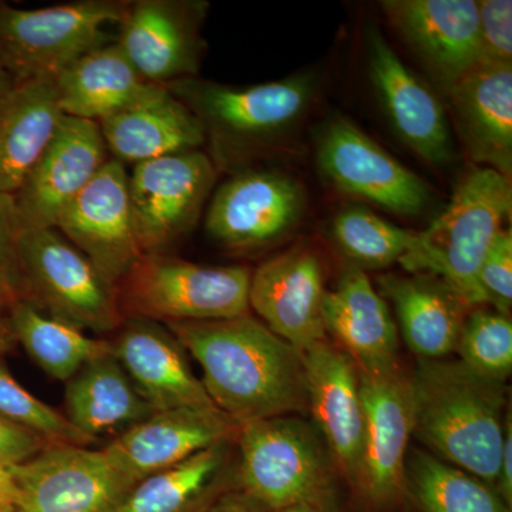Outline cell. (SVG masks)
<instances>
[{"label": "cell", "instance_id": "8992f818", "mask_svg": "<svg viewBox=\"0 0 512 512\" xmlns=\"http://www.w3.org/2000/svg\"><path fill=\"white\" fill-rule=\"evenodd\" d=\"M127 0H79L39 9L0 2V62L15 84L53 79L64 67L109 43Z\"/></svg>", "mask_w": 512, "mask_h": 512}, {"label": "cell", "instance_id": "d6986e66", "mask_svg": "<svg viewBox=\"0 0 512 512\" xmlns=\"http://www.w3.org/2000/svg\"><path fill=\"white\" fill-rule=\"evenodd\" d=\"M303 362L312 424L325 441L340 480L350 488L365 437L359 370L328 338L306 350Z\"/></svg>", "mask_w": 512, "mask_h": 512}, {"label": "cell", "instance_id": "7402d4cb", "mask_svg": "<svg viewBox=\"0 0 512 512\" xmlns=\"http://www.w3.org/2000/svg\"><path fill=\"white\" fill-rule=\"evenodd\" d=\"M113 335L111 355L154 412L214 404L192 372L187 350L163 323L126 318Z\"/></svg>", "mask_w": 512, "mask_h": 512}, {"label": "cell", "instance_id": "1f68e13d", "mask_svg": "<svg viewBox=\"0 0 512 512\" xmlns=\"http://www.w3.org/2000/svg\"><path fill=\"white\" fill-rule=\"evenodd\" d=\"M16 342L46 375L67 383L87 362L111 353L110 339L53 318L29 301L8 308Z\"/></svg>", "mask_w": 512, "mask_h": 512}, {"label": "cell", "instance_id": "603a6c76", "mask_svg": "<svg viewBox=\"0 0 512 512\" xmlns=\"http://www.w3.org/2000/svg\"><path fill=\"white\" fill-rule=\"evenodd\" d=\"M323 326L326 336H332L360 372H386L400 366L396 323L363 269L349 266L336 288L326 291Z\"/></svg>", "mask_w": 512, "mask_h": 512}, {"label": "cell", "instance_id": "ab89813d", "mask_svg": "<svg viewBox=\"0 0 512 512\" xmlns=\"http://www.w3.org/2000/svg\"><path fill=\"white\" fill-rule=\"evenodd\" d=\"M201 512H272L235 485L225 488Z\"/></svg>", "mask_w": 512, "mask_h": 512}, {"label": "cell", "instance_id": "ee69618b", "mask_svg": "<svg viewBox=\"0 0 512 512\" xmlns=\"http://www.w3.org/2000/svg\"><path fill=\"white\" fill-rule=\"evenodd\" d=\"M13 87H15V82H13L12 77H10L3 63L0 62V107H2V104L8 99Z\"/></svg>", "mask_w": 512, "mask_h": 512}, {"label": "cell", "instance_id": "9c48e42d", "mask_svg": "<svg viewBox=\"0 0 512 512\" xmlns=\"http://www.w3.org/2000/svg\"><path fill=\"white\" fill-rule=\"evenodd\" d=\"M365 437L355 481L349 488L356 512H403L404 467L413 439L409 373L402 367L360 372Z\"/></svg>", "mask_w": 512, "mask_h": 512}, {"label": "cell", "instance_id": "60d3db41", "mask_svg": "<svg viewBox=\"0 0 512 512\" xmlns=\"http://www.w3.org/2000/svg\"><path fill=\"white\" fill-rule=\"evenodd\" d=\"M508 413L505 423L503 448H501L500 468H498L495 490L503 498L505 504L512 508V419Z\"/></svg>", "mask_w": 512, "mask_h": 512}, {"label": "cell", "instance_id": "f546056e", "mask_svg": "<svg viewBox=\"0 0 512 512\" xmlns=\"http://www.w3.org/2000/svg\"><path fill=\"white\" fill-rule=\"evenodd\" d=\"M231 443L217 444L138 481L119 512H201L225 490Z\"/></svg>", "mask_w": 512, "mask_h": 512}, {"label": "cell", "instance_id": "d4e9b609", "mask_svg": "<svg viewBox=\"0 0 512 512\" xmlns=\"http://www.w3.org/2000/svg\"><path fill=\"white\" fill-rule=\"evenodd\" d=\"M99 126L111 158L124 165L200 150L207 141L200 120L163 86Z\"/></svg>", "mask_w": 512, "mask_h": 512}, {"label": "cell", "instance_id": "44dd1931", "mask_svg": "<svg viewBox=\"0 0 512 512\" xmlns=\"http://www.w3.org/2000/svg\"><path fill=\"white\" fill-rule=\"evenodd\" d=\"M382 9L447 90L481 63L474 0H386Z\"/></svg>", "mask_w": 512, "mask_h": 512}, {"label": "cell", "instance_id": "2e32d148", "mask_svg": "<svg viewBox=\"0 0 512 512\" xmlns=\"http://www.w3.org/2000/svg\"><path fill=\"white\" fill-rule=\"evenodd\" d=\"M318 160L339 190L400 215H417L431 201L429 185L348 120L320 138Z\"/></svg>", "mask_w": 512, "mask_h": 512}, {"label": "cell", "instance_id": "d590c367", "mask_svg": "<svg viewBox=\"0 0 512 512\" xmlns=\"http://www.w3.org/2000/svg\"><path fill=\"white\" fill-rule=\"evenodd\" d=\"M22 231L13 195L0 194V308L3 309L19 301H28L19 255Z\"/></svg>", "mask_w": 512, "mask_h": 512}, {"label": "cell", "instance_id": "ffe728a7", "mask_svg": "<svg viewBox=\"0 0 512 512\" xmlns=\"http://www.w3.org/2000/svg\"><path fill=\"white\" fill-rule=\"evenodd\" d=\"M363 43L370 80L396 133L424 161H450V128L436 94L400 60L373 23H367Z\"/></svg>", "mask_w": 512, "mask_h": 512}, {"label": "cell", "instance_id": "d6a6232c", "mask_svg": "<svg viewBox=\"0 0 512 512\" xmlns=\"http://www.w3.org/2000/svg\"><path fill=\"white\" fill-rule=\"evenodd\" d=\"M417 232L390 224L365 208H346L333 221L336 244L353 266L382 269L402 262L416 242Z\"/></svg>", "mask_w": 512, "mask_h": 512}, {"label": "cell", "instance_id": "e0dca14e", "mask_svg": "<svg viewBox=\"0 0 512 512\" xmlns=\"http://www.w3.org/2000/svg\"><path fill=\"white\" fill-rule=\"evenodd\" d=\"M99 123L64 116L13 195L23 229L55 228L64 208L109 160Z\"/></svg>", "mask_w": 512, "mask_h": 512}, {"label": "cell", "instance_id": "7bdbcfd3", "mask_svg": "<svg viewBox=\"0 0 512 512\" xmlns=\"http://www.w3.org/2000/svg\"><path fill=\"white\" fill-rule=\"evenodd\" d=\"M18 346L8 309L0 308V360Z\"/></svg>", "mask_w": 512, "mask_h": 512}, {"label": "cell", "instance_id": "f1b7e54d", "mask_svg": "<svg viewBox=\"0 0 512 512\" xmlns=\"http://www.w3.org/2000/svg\"><path fill=\"white\" fill-rule=\"evenodd\" d=\"M64 416L99 440L119 436L154 413L111 353L90 360L66 383Z\"/></svg>", "mask_w": 512, "mask_h": 512}, {"label": "cell", "instance_id": "cb8c5ba5", "mask_svg": "<svg viewBox=\"0 0 512 512\" xmlns=\"http://www.w3.org/2000/svg\"><path fill=\"white\" fill-rule=\"evenodd\" d=\"M447 93L458 133L470 157L510 178L512 63H480Z\"/></svg>", "mask_w": 512, "mask_h": 512}, {"label": "cell", "instance_id": "4316f807", "mask_svg": "<svg viewBox=\"0 0 512 512\" xmlns=\"http://www.w3.org/2000/svg\"><path fill=\"white\" fill-rule=\"evenodd\" d=\"M53 82L64 116L96 123L130 109L158 87L138 74L116 40L74 60Z\"/></svg>", "mask_w": 512, "mask_h": 512}, {"label": "cell", "instance_id": "ac0fdd59", "mask_svg": "<svg viewBox=\"0 0 512 512\" xmlns=\"http://www.w3.org/2000/svg\"><path fill=\"white\" fill-rule=\"evenodd\" d=\"M325 293L319 256L311 248L296 247L264 262L251 275L249 309L303 355L328 338L323 326Z\"/></svg>", "mask_w": 512, "mask_h": 512}, {"label": "cell", "instance_id": "b9f144b4", "mask_svg": "<svg viewBox=\"0 0 512 512\" xmlns=\"http://www.w3.org/2000/svg\"><path fill=\"white\" fill-rule=\"evenodd\" d=\"M16 500L15 478L9 466L0 464V511H12Z\"/></svg>", "mask_w": 512, "mask_h": 512}, {"label": "cell", "instance_id": "74e56055", "mask_svg": "<svg viewBox=\"0 0 512 512\" xmlns=\"http://www.w3.org/2000/svg\"><path fill=\"white\" fill-rule=\"evenodd\" d=\"M480 25L481 63H512V2H477Z\"/></svg>", "mask_w": 512, "mask_h": 512}, {"label": "cell", "instance_id": "f35d334b", "mask_svg": "<svg viewBox=\"0 0 512 512\" xmlns=\"http://www.w3.org/2000/svg\"><path fill=\"white\" fill-rule=\"evenodd\" d=\"M45 440L0 419V464L15 466L39 453L46 446Z\"/></svg>", "mask_w": 512, "mask_h": 512}, {"label": "cell", "instance_id": "5bb4252c", "mask_svg": "<svg viewBox=\"0 0 512 512\" xmlns=\"http://www.w3.org/2000/svg\"><path fill=\"white\" fill-rule=\"evenodd\" d=\"M239 426L214 404L154 412L103 448L127 483L173 467L205 448L237 440Z\"/></svg>", "mask_w": 512, "mask_h": 512}, {"label": "cell", "instance_id": "4dcf8cb0", "mask_svg": "<svg viewBox=\"0 0 512 512\" xmlns=\"http://www.w3.org/2000/svg\"><path fill=\"white\" fill-rule=\"evenodd\" d=\"M406 505L416 512H511L494 487L420 447L404 467Z\"/></svg>", "mask_w": 512, "mask_h": 512}, {"label": "cell", "instance_id": "6da1fadb", "mask_svg": "<svg viewBox=\"0 0 512 512\" xmlns=\"http://www.w3.org/2000/svg\"><path fill=\"white\" fill-rule=\"evenodd\" d=\"M202 369L211 402L239 427L308 413L303 355L261 320L244 315L165 325Z\"/></svg>", "mask_w": 512, "mask_h": 512}, {"label": "cell", "instance_id": "bcb514c9", "mask_svg": "<svg viewBox=\"0 0 512 512\" xmlns=\"http://www.w3.org/2000/svg\"><path fill=\"white\" fill-rule=\"evenodd\" d=\"M0 512H12V511H0Z\"/></svg>", "mask_w": 512, "mask_h": 512}, {"label": "cell", "instance_id": "8d00e7d4", "mask_svg": "<svg viewBox=\"0 0 512 512\" xmlns=\"http://www.w3.org/2000/svg\"><path fill=\"white\" fill-rule=\"evenodd\" d=\"M478 288L485 305L510 316L512 306V234L501 229L478 272Z\"/></svg>", "mask_w": 512, "mask_h": 512}, {"label": "cell", "instance_id": "ba28073f", "mask_svg": "<svg viewBox=\"0 0 512 512\" xmlns=\"http://www.w3.org/2000/svg\"><path fill=\"white\" fill-rule=\"evenodd\" d=\"M165 87L200 120L218 154L245 153L271 140L308 109L313 90L301 76L249 87L190 77Z\"/></svg>", "mask_w": 512, "mask_h": 512}, {"label": "cell", "instance_id": "f6af8a7d", "mask_svg": "<svg viewBox=\"0 0 512 512\" xmlns=\"http://www.w3.org/2000/svg\"><path fill=\"white\" fill-rule=\"evenodd\" d=\"M274 512H318L313 510L311 507H305V505H298V507L284 508V510Z\"/></svg>", "mask_w": 512, "mask_h": 512}, {"label": "cell", "instance_id": "484cf974", "mask_svg": "<svg viewBox=\"0 0 512 512\" xmlns=\"http://www.w3.org/2000/svg\"><path fill=\"white\" fill-rule=\"evenodd\" d=\"M380 292L393 303L400 332L417 359H441L456 350L468 309L437 276L387 274Z\"/></svg>", "mask_w": 512, "mask_h": 512}, {"label": "cell", "instance_id": "30bf717a", "mask_svg": "<svg viewBox=\"0 0 512 512\" xmlns=\"http://www.w3.org/2000/svg\"><path fill=\"white\" fill-rule=\"evenodd\" d=\"M217 180V167L200 150L136 164L128 198L143 254H164L191 231Z\"/></svg>", "mask_w": 512, "mask_h": 512}, {"label": "cell", "instance_id": "277c9868", "mask_svg": "<svg viewBox=\"0 0 512 512\" xmlns=\"http://www.w3.org/2000/svg\"><path fill=\"white\" fill-rule=\"evenodd\" d=\"M511 207L510 178L493 168H474L457 185L443 214L417 232L400 265L412 274L437 276L468 309L484 306L478 272Z\"/></svg>", "mask_w": 512, "mask_h": 512}, {"label": "cell", "instance_id": "3957f363", "mask_svg": "<svg viewBox=\"0 0 512 512\" xmlns=\"http://www.w3.org/2000/svg\"><path fill=\"white\" fill-rule=\"evenodd\" d=\"M237 487L269 511L305 505L340 511V477L311 421L279 416L239 427Z\"/></svg>", "mask_w": 512, "mask_h": 512}, {"label": "cell", "instance_id": "52a82bcc", "mask_svg": "<svg viewBox=\"0 0 512 512\" xmlns=\"http://www.w3.org/2000/svg\"><path fill=\"white\" fill-rule=\"evenodd\" d=\"M19 255L28 301L47 315L99 336L126 319L119 288L56 228L23 229Z\"/></svg>", "mask_w": 512, "mask_h": 512}, {"label": "cell", "instance_id": "5b68a950", "mask_svg": "<svg viewBox=\"0 0 512 512\" xmlns=\"http://www.w3.org/2000/svg\"><path fill=\"white\" fill-rule=\"evenodd\" d=\"M252 272L245 266L194 264L165 254H143L119 285L124 318L170 325L214 322L249 313Z\"/></svg>", "mask_w": 512, "mask_h": 512}, {"label": "cell", "instance_id": "7c38bea8", "mask_svg": "<svg viewBox=\"0 0 512 512\" xmlns=\"http://www.w3.org/2000/svg\"><path fill=\"white\" fill-rule=\"evenodd\" d=\"M55 228L119 288L143 256L131 215L126 165L110 157L64 208Z\"/></svg>", "mask_w": 512, "mask_h": 512}, {"label": "cell", "instance_id": "7a4b0ae2", "mask_svg": "<svg viewBox=\"0 0 512 512\" xmlns=\"http://www.w3.org/2000/svg\"><path fill=\"white\" fill-rule=\"evenodd\" d=\"M413 437L424 450L495 488L507 409V383L458 359H417L409 373Z\"/></svg>", "mask_w": 512, "mask_h": 512}, {"label": "cell", "instance_id": "836d02e7", "mask_svg": "<svg viewBox=\"0 0 512 512\" xmlns=\"http://www.w3.org/2000/svg\"><path fill=\"white\" fill-rule=\"evenodd\" d=\"M454 352L478 375L507 383L512 370L510 316L483 306L474 308L464 320Z\"/></svg>", "mask_w": 512, "mask_h": 512}, {"label": "cell", "instance_id": "4fadbf2b", "mask_svg": "<svg viewBox=\"0 0 512 512\" xmlns=\"http://www.w3.org/2000/svg\"><path fill=\"white\" fill-rule=\"evenodd\" d=\"M207 6L195 0L128 2L117 45L138 74L154 86L197 77Z\"/></svg>", "mask_w": 512, "mask_h": 512}, {"label": "cell", "instance_id": "e575fe53", "mask_svg": "<svg viewBox=\"0 0 512 512\" xmlns=\"http://www.w3.org/2000/svg\"><path fill=\"white\" fill-rule=\"evenodd\" d=\"M0 419L36 434L46 443L82 447L96 443L77 430L64 414L26 390L9 372L3 359L0 360Z\"/></svg>", "mask_w": 512, "mask_h": 512}, {"label": "cell", "instance_id": "8fae6325", "mask_svg": "<svg viewBox=\"0 0 512 512\" xmlns=\"http://www.w3.org/2000/svg\"><path fill=\"white\" fill-rule=\"evenodd\" d=\"M15 478L12 512H119L133 485L101 450L49 443L22 463Z\"/></svg>", "mask_w": 512, "mask_h": 512}, {"label": "cell", "instance_id": "83f0119b", "mask_svg": "<svg viewBox=\"0 0 512 512\" xmlns=\"http://www.w3.org/2000/svg\"><path fill=\"white\" fill-rule=\"evenodd\" d=\"M63 117L53 79L15 84L0 107V194H16Z\"/></svg>", "mask_w": 512, "mask_h": 512}, {"label": "cell", "instance_id": "9a60e30c", "mask_svg": "<svg viewBox=\"0 0 512 512\" xmlns=\"http://www.w3.org/2000/svg\"><path fill=\"white\" fill-rule=\"evenodd\" d=\"M305 205L301 185L269 170L235 174L218 188L205 217L210 237L222 247H265L299 221Z\"/></svg>", "mask_w": 512, "mask_h": 512}]
</instances>
